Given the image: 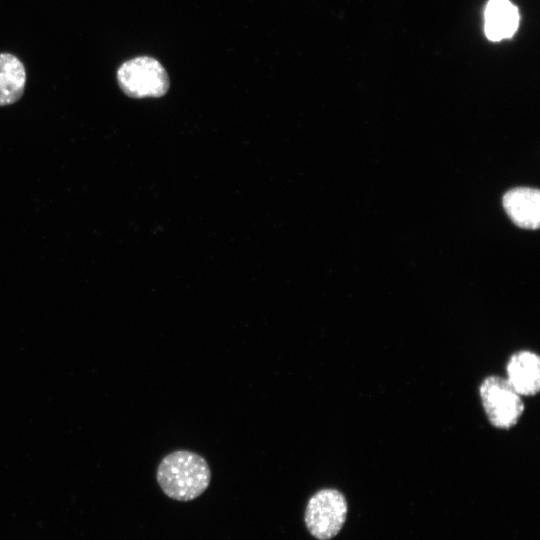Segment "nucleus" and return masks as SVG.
Returning <instances> with one entry per match:
<instances>
[{
  "instance_id": "obj_8",
  "label": "nucleus",
  "mask_w": 540,
  "mask_h": 540,
  "mask_svg": "<svg viewBox=\"0 0 540 540\" xmlns=\"http://www.w3.org/2000/svg\"><path fill=\"white\" fill-rule=\"evenodd\" d=\"M26 84V70L15 55L0 53V106L18 101Z\"/></svg>"
},
{
  "instance_id": "obj_2",
  "label": "nucleus",
  "mask_w": 540,
  "mask_h": 540,
  "mask_svg": "<svg viewBox=\"0 0 540 540\" xmlns=\"http://www.w3.org/2000/svg\"><path fill=\"white\" fill-rule=\"evenodd\" d=\"M121 90L132 98L160 97L169 88V78L160 62L149 56L127 60L117 70Z\"/></svg>"
},
{
  "instance_id": "obj_1",
  "label": "nucleus",
  "mask_w": 540,
  "mask_h": 540,
  "mask_svg": "<svg viewBox=\"0 0 540 540\" xmlns=\"http://www.w3.org/2000/svg\"><path fill=\"white\" fill-rule=\"evenodd\" d=\"M211 471L199 454L177 450L166 455L157 468V482L162 491L178 501H190L209 486Z\"/></svg>"
},
{
  "instance_id": "obj_4",
  "label": "nucleus",
  "mask_w": 540,
  "mask_h": 540,
  "mask_svg": "<svg viewBox=\"0 0 540 540\" xmlns=\"http://www.w3.org/2000/svg\"><path fill=\"white\" fill-rule=\"evenodd\" d=\"M479 394L485 414L494 427L510 429L518 423L524 404L505 378L496 375L486 377Z\"/></svg>"
},
{
  "instance_id": "obj_7",
  "label": "nucleus",
  "mask_w": 540,
  "mask_h": 540,
  "mask_svg": "<svg viewBox=\"0 0 540 540\" xmlns=\"http://www.w3.org/2000/svg\"><path fill=\"white\" fill-rule=\"evenodd\" d=\"M519 25V13L509 0H490L484 11V32L491 41L514 35Z\"/></svg>"
},
{
  "instance_id": "obj_6",
  "label": "nucleus",
  "mask_w": 540,
  "mask_h": 540,
  "mask_svg": "<svg viewBox=\"0 0 540 540\" xmlns=\"http://www.w3.org/2000/svg\"><path fill=\"white\" fill-rule=\"evenodd\" d=\"M503 206L512 221L522 228L537 229L540 222V193L532 188H515L503 196Z\"/></svg>"
},
{
  "instance_id": "obj_3",
  "label": "nucleus",
  "mask_w": 540,
  "mask_h": 540,
  "mask_svg": "<svg viewBox=\"0 0 540 540\" xmlns=\"http://www.w3.org/2000/svg\"><path fill=\"white\" fill-rule=\"evenodd\" d=\"M347 509V501L340 491L321 489L307 503L304 515L306 527L316 539L329 540L343 527Z\"/></svg>"
},
{
  "instance_id": "obj_5",
  "label": "nucleus",
  "mask_w": 540,
  "mask_h": 540,
  "mask_svg": "<svg viewBox=\"0 0 540 540\" xmlns=\"http://www.w3.org/2000/svg\"><path fill=\"white\" fill-rule=\"evenodd\" d=\"M506 380L520 396H533L540 389V359L529 350L513 353L507 363Z\"/></svg>"
}]
</instances>
